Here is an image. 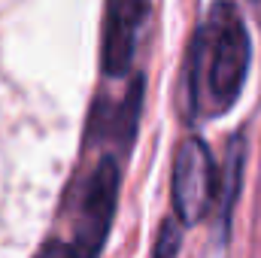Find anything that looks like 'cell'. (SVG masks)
<instances>
[{
	"instance_id": "8992f818",
	"label": "cell",
	"mask_w": 261,
	"mask_h": 258,
	"mask_svg": "<svg viewBox=\"0 0 261 258\" xmlns=\"http://www.w3.org/2000/svg\"><path fill=\"white\" fill-rule=\"evenodd\" d=\"M179 243H182V225L176 219H164L161 228H158V240H155L152 258H176L179 255Z\"/></svg>"
},
{
	"instance_id": "5b68a950",
	"label": "cell",
	"mask_w": 261,
	"mask_h": 258,
	"mask_svg": "<svg viewBox=\"0 0 261 258\" xmlns=\"http://www.w3.org/2000/svg\"><path fill=\"white\" fill-rule=\"evenodd\" d=\"M240 179H243V143L234 140L231 152H228V167H225V189H222V200H225V210H222V222L228 225V216H231V207H234V197L240 189Z\"/></svg>"
},
{
	"instance_id": "3957f363",
	"label": "cell",
	"mask_w": 261,
	"mask_h": 258,
	"mask_svg": "<svg viewBox=\"0 0 261 258\" xmlns=\"http://www.w3.org/2000/svg\"><path fill=\"white\" fill-rule=\"evenodd\" d=\"M116 200H119V164L116 158H100L94 173L88 176V186L79 203V222H76V237H73V252L76 258H97L113 216H116Z\"/></svg>"
},
{
	"instance_id": "277c9868",
	"label": "cell",
	"mask_w": 261,
	"mask_h": 258,
	"mask_svg": "<svg viewBox=\"0 0 261 258\" xmlns=\"http://www.w3.org/2000/svg\"><path fill=\"white\" fill-rule=\"evenodd\" d=\"M146 6L134 0H113L107 6L103 18V52H100V67L107 76H125L134 49H137V34L146 18Z\"/></svg>"
},
{
	"instance_id": "6da1fadb",
	"label": "cell",
	"mask_w": 261,
	"mask_h": 258,
	"mask_svg": "<svg viewBox=\"0 0 261 258\" xmlns=\"http://www.w3.org/2000/svg\"><path fill=\"white\" fill-rule=\"evenodd\" d=\"M249 31L234 6H216L192 46V100L206 113L228 110L249 73Z\"/></svg>"
},
{
	"instance_id": "52a82bcc",
	"label": "cell",
	"mask_w": 261,
	"mask_h": 258,
	"mask_svg": "<svg viewBox=\"0 0 261 258\" xmlns=\"http://www.w3.org/2000/svg\"><path fill=\"white\" fill-rule=\"evenodd\" d=\"M37 258H76V252H73V246L70 243H61V240H49L40 252H37Z\"/></svg>"
},
{
	"instance_id": "7a4b0ae2",
	"label": "cell",
	"mask_w": 261,
	"mask_h": 258,
	"mask_svg": "<svg viewBox=\"0 0 261 258\" xmlns=\"http://www.w3.org/2000/svg\"><path fill=\"white\" fill-rule=\"evenodd\" d=\"M173 210L182 225H195L206 216L213 197H219V170L203 140H182L173 158Z\"/></svg>"
}]
</instances>
